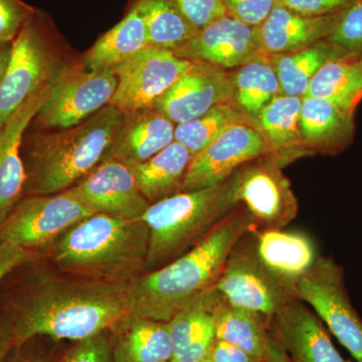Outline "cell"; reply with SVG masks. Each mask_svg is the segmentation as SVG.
<instances>
[{"instance_id":"484cf974","label":"cell","mask_w":362,"mask_h":362,"mask_svg":"<svg viewBox=\"0 0 362 362\" xmlns=\"http://www.w3.org/2000/svg\"><path fill=\"white\" fill-rule=\"evenodd\" d=\"M192 158V153L175 141L148 160L126 165L143 197L152 204L180 192Z\"/></svg>"},{"instance_id":"4dcf8cb0","label":"cell","mask_w":362,"mask_h":362,"mask_svg":"<svg viewBox=\"0 0 362 362\" xmlns=\"http://www.w3.org/2000/svg\"><path fill=\"white\" fill-rule=\"evenodd\" d=\"M135 4L146 26L149 47L175 52L199 33L171 0H136Z\"/></svg>"},{"instance_id":"60d3db41","label":"cell","mask_w":362,"mask_h":362,"mask_svg":"<svg viewBox=\"0 0 362 362\" xmlns=\"http://www.w3.org/2000/svg\"><path fill=\"white\" fill-rule=\"evenodd\" d=\"M209 357L213 362H262L244 350L218 339L214 342Z\"/></svg>"},{"instance_id":"c3c4849f","label":"cell","mask_w":362,"mask_h":362,"mask_svg":"<svg viewBox=\"0 0 362 362\" xmlns=\"http://www.w3.org/2000/svg\"><path fill=\"white\" fill-rule=\"evenodd\" d=\"M358 362H362V361H358Z\"/></svg>"},{"instance_id":"e575fe53","label":"cell","mask_w":362,"mask_h":362,"mask_svg":"<svg viewBox=\"0 0 362 362\" xmlns=\"http://www.w3.org/2000/svg\"><path fill=\"white\" fill-rule=\"evenodd\" d=\"M35 11L23 0H0V42H13Z\"/></svg>"},{"instance_id":"f546056e","label":"cell","mask_w":362,"mask_h":362,"mask_svg":"<svg viewBox=\"0 0 362 362\" xmlns=\"http://www.w3.org/2000/svg\"><path fill=\"white\" fill-rule=\"evenodd\" d=\"M305 96L320 98L354 112L362 100V54L332 59L312 78Z\"/></svg>"},{"instance_id":"f35d334b","label":"cell","mask_w":362,"mask_h":362,"mask_svg":"<svg viewBox=\"0 0 362 362\" xmlns=\"http://www.w3.org/2000/svg\"><path fill=\"white\" fill-rule=\"evenodd\" d=\"M357 0H278L282 4L300 14L308 16H326L345 11Z\"/></svg>"},{"instance_id":"d590c367","label":"cell","mask_w":362,"mask_h":362,"mask_svg":"<svg viewBox=\"0 0 362 362\" xmlns=\"http://www.w3.org/2000/svg\"><path fill=\"white\" fill-rule=\"evenodd\" d=\"M61 362H113L110 337L105 331L78 341L66 352Z\"/></svg>"},{"instance_id":"7bdbcfd3","label":"cell","mask_w":362,"mask_h":362,"mask_svg":"<svg viewBox=\"0 0 362 362\" xmlns=\"http://www.w3.org/2000/svg\"><path fill=\"white\" fill-rule=\"evenodd\" d=\"M264 362H292L284 349L273 335H267L265 359Z\"/></svg>"},{"instance_id":"5bb4252c","label":"cell","mask_w":362,"mask_h":362,"mask_svg":"<svg viewBox=\"0 0 362 362\" xmlns=\"http://www.w3.org/2000/svg\"><path fill=\"white\" fill-rule=\"evenodd\" d=\"M232 74L206 62L192 65L154 104L175 125L194 120L232 99Z\"/></svg>"},{"instance_id":"cb8c5ba5","label":"cell","mask_w":362,"mask_h":362,"mask_svg":"<svg viewBox=\"0 0 362 362\" xmlns=\"http://www.w3.org/2000/svg\"><path fill=\"white\" fill-rule=\"evenodd\" d=\"M254 246L264 266L286 284L294 286L315 263V247L301 233L281 230H256Z\"/></svg>"},{"instance_id":"4fadbf2b","label":"cell","mask_w":362,"mask_h":362,"mask_svg":"<svg viewBox=\"0 0 362 362\" xmlns=\"http://www.w3.org/2000/svg\"><path fill=\"white\" fill-rule=\"evenodd\" d=\"M267 153L266 143L252 123L233 124L192 156L180 192L221 185L245 164Z\"/></svg>"},{"instance_id":"603a6c76","label":"cell","mask_w":362,"mask_h":362,"mask_svg":"<svg viewBox=\"0 0 362 362\" xmlns=\"http://www.w3.org/2000/svg\"><path fill=\"white\" fill-rule=\"evenodd\" d=\"M110 331L113 362H164L173 358L168 322L129 313Z\"/></svg>"},{"instance_id":"b9f144b4","label":"cell","mask_w":362,"mask_h":362,"mask_svg":"<svg viewBox=\"0 0 362 362\" xmlns=\"http://www.w3.org/2000/svg\"><path fill=\"white\" fill-rule=\"evenodd\" d=\"M16 349L13 319L7 312L0 316V362L8 361Z\"/></svg>"},{"instance_id":"30bf717a","label":"cell","mask_w":362,"mask_h":362,"mask_svg":"<svg viewBox=\"0 0 362 362\" xmlns=\"http://www.w3.org/2000/svg\"><path fill=\"white\" fill-rule=\"evenodd\" d=\"M243 240V239H242ZM233 247L214 287L232 306L273 318L294 299V289L276 277L257 256L254 240Z\"/></svg>"},{"instance_id":"ac0fdd59","label":"cell","mask_w":362,"mask_h":362,"mask_svg":"<svg viewBox=\"0 0 362 362\" xmlns=\"http://www.w3.org/2000/svg\"><path fill=\"white\" fill-rule=\"evenodd\" d=\"M52 82L21 105L0 128V225L25 195L26 175L21 156L23 137L45 103Z\"/></svg>"},{"instance_id":"7c38bea8","label":"cell","mask_w":362,"mask_h":362,"mask_svg":"<svg viewBox=\"0 0 362 362\" xmlns=\"http://www.w3.org/2000/svg\"><path fill=\"white\" fill-rule=\"evenodd\" d=\"M168 49L148 47L113 69L115 94L110 104L122 113L153 108L154 104L192 65Z\"/></svg>"},{"instance_id":"e0dca14e","label":"cell","mask_w":362,"mask_h":362,"mask_svg":"<svg viewBox=\"0 0 362 362\" xmlns=\"http://www.w3.org/2000/svg\"><path fill=\"white\" fill-rule=\"evenodd\" d=\"M226 303L216 287L188 302L168 321L173 343L171 362H202L216 342L218 317Z\"/></svg>"},{"instance_id":"5b68a950","label":"cell","mask_w":362,"mask_h":362,"mask_svg":"<svg viewBox=\"0 0 362 362\" xmlns=\"http://www.w3.org/2000/svg\"><path fill=\"white\" fill-rule=\"evenodd\" d=\"M238 206L233 175L216 187L178 192L152 204L141 218L149 228L146 272L189 251Z\"/></svg>"},{"instance_id":"8d00e7d4","label":"cell","mask_w":362,"mask_h":362,"mask_svg":"<svg viewBox=\"0 0 362 362\" xmlns=\"http://www.w3.org/2000/svg\"><path fill=\"white\" fill-rule=\"evenodd\" d=\"M278 0H223L226 13L245 25L259 28Z\"/></svg>"},{"instance_id":"52a82bcc","label":"cell","mask_w":362,"mask_h":362,"mask_svg":"<svg viewBox=\"0 0 362 362\" xmlns=\"http://www.w3.org/2000/svg\"><path fill=\"white\" fill-rule=\"evenodd\" d=\"M116 88L113 69L90 70L85 65H71L52 82L33 118V127L39 131L75 127L110 104Z\"/></svg>"},{"instance_id":"ab89813d","label":"cell","mask_w":362,"mask_h":362,"mask_svg":"<svg viewBox=\"0 0 362 362\" xmlns=\"http://www.w3.org/2000/svg\"><path fill=\"white\" fill-rule=\"evenodd\" d=\"M33 258V251L0 240V283L11 272L28 263Z\"/></svg>"},{"instance_id":"4316f807","label":"cell","mask_w":362,"mask_h":362,"mask_svg":"<svg viewBox=\"0 0 362 362\" xmlns=\"http://www.w3.org/2000/svg\"><path fill=\"white\" fill-rule=\"evenodd\" d=\"M351 52L327 40L298 49L268 57L275 69L281 93L287 96L304 97L317 71L332 59L342 58Z\"/></svg>"},{"instance_id":"277c9868","label":"cell","mask_w":362,"mask_h":362,"mask_svg":"<svg viewBox=\"0 0 362 362\" xmlns=\"http://www.w3.org/2000/svg\"><path fill=\"white\" fill-rule=\"evenodd\" d=\"M122 119V112L107 105L75 127L28 135L23 197L59 194L89 175L103 162Z\"/></svg>"},{"instance_id":"83f0119b","label":"cell","mask_w":362,"mask_h":362,"mask_svg":"<svg viewBox=\"0 0 362 362\" xmlns=\"http://www.w3.org/2000/svg\"><path fill=\"white\" fill-rule=\"evenodd\" d=\"M148 47L146 26L134 4L125 18L90 47L84 65L90 70L114 69Z\"/></svg>"},{"instance_id":"d4e9b609","label":"cell","mask_w":362,"mask_h":362,"mask_svg":"<svg viewBox=\"0 0 362 362\" xmlns=\"http://www.w3.org/2000/svg\"><path fill=\"white\" fill-rule=\"evenodd\" d=\"M301 103V97L279 95L252 122L266 143V156L281 166L307 153L300 130Z\"/></svg>"},{"instance_id":"7a4b0ae2","label":"cell","mask_w":362,"mask_h":362,"mask_svg":"<svg viewBox=\"0 0 362 362\" xmlns=\"http://www.w3.org/2000/svg\"><path fill=\"white\" fill-rule=\"evenodd\" d=\"M256 230L240 204L189 251L128 282L131 313L168 322L188 302L216 286L233 247Z\"/></svg>"},{"instance_id":"ba28073f","label":"cell","mask_w":362,"mask_h":362,"mask_svg":"<svg viewBox=\"0 0 362 362\" xmlns=\"http://www.w3.org/2000/svg\"><path fill=\"white\" fill-rule=\"evenodd\" d=\"M295 296L310 305L356 361H362V319L346 290L344 271L331 257H318L297 281Z\"/></svg>"},{"instance_id":"836d02e7","label":"cell","mask_w":362,"mask_h":362,"mask_svg":"<svg viewBox=\"0 0 362 362\" xmlns=\"http://www.w3.org/2000/svg\"><path fill=\"white\" fill-rule=\"evenodd\" d=\"M326 40L354 54H362V0L343 11L337 28Z\"/></svg>"},{"instance_id":"8fae6325","label":"cell","mask_w":362,"mask_h":362,"mask_svg":"<svg viewBox=\"0 0 362 362\" xmlns=\"http://www.w3.org/2000/svg\"><path fill=\"white\" fill-rule=\"evenodd\" d=\"M261 159L233 175V195L258 230H281L295 220L299 204L282 166L271 157Z\"/></svg>"},{"instance_id":"ee69618b","label":"cell","mask_w":362,"mask_h":362,"mask_svg":"<svg viewBox=\"0 0 362 362\" xmlns=\"http://www.w3.org/2000/svg\"><path fill=\"white\" fill-rule=\"evenodd\" d=\"M11 49H13V42H0V89H1L9 59H11Z\"/></svg>"},{"instance_id":"2e32d148","label":"cell","mask_w":362,"mask_h":362,"mask_svg":"<svg viewBox=\"0 0 362 362\" xmlns=\"http://www.w3.org/2000/svg\"><path fill=\"white\" fill-rule=\"evenodd\" d=\"M173 52L178 58L206 62L226 71L264 56L259 28L245 25L228 13L204 26L194 39Z\"/></svg>"},{"instance_id":"7402d4cb","label":"cell","mask_w":362,"mask_h":362,"mask_svg":"<svg viewBox=\"0 0 362 362\" xmlns=\"http://www.w3.org/2000/svg\"><path fill=\"white\" fill-rule=\"evenodd\" d=\"M300 130L306 152L338 154L351 144L354 112L320 98L302 97Z\"/></svg>"},{"instance_id":"d6986e66","label":"cell","mask_w":362,"mask_h":362,"mask_svg":"<svg viewBox=\"0 0 362 362\" xmlns=\"http://www.w3.org/2000/svg\"><path fill=\"white\" fill-rule=\"evenodd\" d=\"M274 337L292 362H350L343 358L319 317L294 299L273 317Z\"/></svg>"},{"instance_id":"74e56055","label":"cell","mask_w":362,"mask_h":362,"mask_svg":"<svg viewBox=\"0 0 362 362\" xmlns=\"http://www.w3.org/2000/svg\"><path fill=\"white\" fill-rule=\"evenodd\" d=\"M185 18L202 30L225 16L223 0H171Z\"/></svg>"},{"instance_id":"f6af8a7d","label":"cell","mask_w":362,"mask_h":362,"mask_svg":"<svg viewBox=\"0 0 362 362\" xmlns=\"http://www.w3.org/2000/svg\"><path fill=\"white\" fill-rule=\"evenodd\" d=\"M7 362H51V361L42 356H23V354H18V352L16 354V349H14L13 354L9 357Z\"/></svg>"},{"instance_id":"7dc6e473","label":"cell","mask_w":362,"mask_h":362,"mask_svg":"<svg viewBox=\"0 0 362 362\" xmlns=\"http://www.w3.org/2000/svg\"><path fill=\"white\" fill-rule=\"evenodd\" d=\"M164 362H171V361H164Z\"/></svg>"},{"instance_id":"9a60e30c","label":"cell","mask_w":362,"mask_h":362,"mask_svg":"<svg viewBox=\"0 0 362 362\" xmlns=\"http://www.w3.org/2000/svg\"><path fill=\"white\" fill-rule=\"evenodd\" d=\"M66 190L95 214L128 220H139L151 206L138 188L130 168L117 160L101 162Z\"/></svg>"},{"instance_id":"bcb514c9","label":"cell","mask_w":362,"mask_h":362,"mask_svg":"<svg viewBox=\"0 0 362 362\" xmlns=\"http://www.w3.org/2000/svg\"><path fill=\"white\" fill-rule=\"evenodd\" d=\"M202 362H213V361H211V357H209V358L206 359V361H204Z\"/></svg>"},{"instance_id":"1f68e13d","label":"cell","mask_w":362,"mask_h":362,"mask_svg":"<svg viewBox=\"0 0 362 362\" xmlns=\"http://www.w3.org/2000/svg\"><path fill=\"white\" fill-rule=\"evenodd\" d=\"M268 331L263 316L226 303L216 321V337L264 362Z\"/></svg>"},{"instance_id":"9c48e42d","label":"cell","mask_w":362,"mask_h":362,"mask_svg":"<svg viewBox=\"0 0 362 362\" xmlns=\"http://www.w3.org/2000/svg\"><path fill=\"white\" fill-rule=\"evenodd\" d=\"M94 214L69 190L23 197L0 225V240L33 251L54 244L71 226Z\"/></svg>"},{"instance_id":"44dd1931","label":"cell","mask_w":362,"mask_h":362,"mask_svg":"<svg viewBox=\"0 0 362 362\" xmlns=\"http://www.w3.org/2000/svg\"><path fill=\"white\" fill-rule=\"evenodd\" d=\"M175 124L154 108L123 113L122 122L103 161L141 163L175 141Z\"/></svg>"},{"instance_id":"3957f363","label":"cell","mask_w":362,"mask_h":362,"mask_svg":"<svg viewBox=\"0 0 362 362\" xmlns=\"http://www.w3.org/2000/svg\"><path fill=\"white\" fill-rule=\"evenodd\" d=\"M148 247L149 228L142 218L94 214L61 235L51 256L74 277L128 283L146 272Z\"/></svg>"},{"instance_id":"d6a6232c","label":"cell","mask_w":362,"mask_h":362,"mask_svg":"<svg viewBox=\"0 0 362 362\" xmlns=\"http://www.w3.org/2000/svg\"><path fill=\"white\" fill-rule=\"evenodd\" d=\"M239 122L252 123L232 105H218L194 120L176 125L175 141L180 142L194 156L226 128Z\"/></svg>"},{"instance_id":"ffe728a7","label":"cell","mask_w":362,"mask_h":362,"mask_svg":"<svg viewBox=\"0 0 362 362\" xmlns=\"http://www.w3.org/2000/svg\"><path fill=\"white\" fill-rule=\"evenodd\" d=\"M343 11L308 16L295 13L277 2L266 21L259 26L262 54L266 57L286 54L327 39L337 28Z\"/></svg>"},{"instance_id":"8992f818","label":"cell","mask_w":362,"mask_h":362,"mask_svg":"<svg viewBox=\"0 0 362 362\" xmlns=\"http://www.w3.org/2000/svg\"><path fill=\"white\" fill-rule=\"evenodd\" d=\"M59 54L51 18L35 9L13 42L0 89V128L21 105L71 66Z\"/></svg>"},{"instance_id":"6da1fadb","label":"cell","mask_w":362,"mask_h":362,"mask_svg":"<svg viewBox=\"0 0 362 362\" xmlns=\"http://www.w3.org/2000/svg\"><path fill=\"white\" fill-rule=\"evenodd\" d=\"M129 313L127 283L78 277L37 283L8 311L16 349L37 337L88 339L110 330Z\"/></svg>"},{"instance_id":"f1b7e54d","label":"cell","mask_w":362,"mask_h":362,"mask_svg":"<svg viewBox=\"0 0 362 362\" xmlns=\"http://www.w3.org/2000/svg\"><path fill=\"white\" fill-rule=\"evenodd\" d=\"M230 74L233 92L230 105L252 123L267 105L282 94L277 74L268 57L259 56Z\"/></svg>"}]
</instances>
